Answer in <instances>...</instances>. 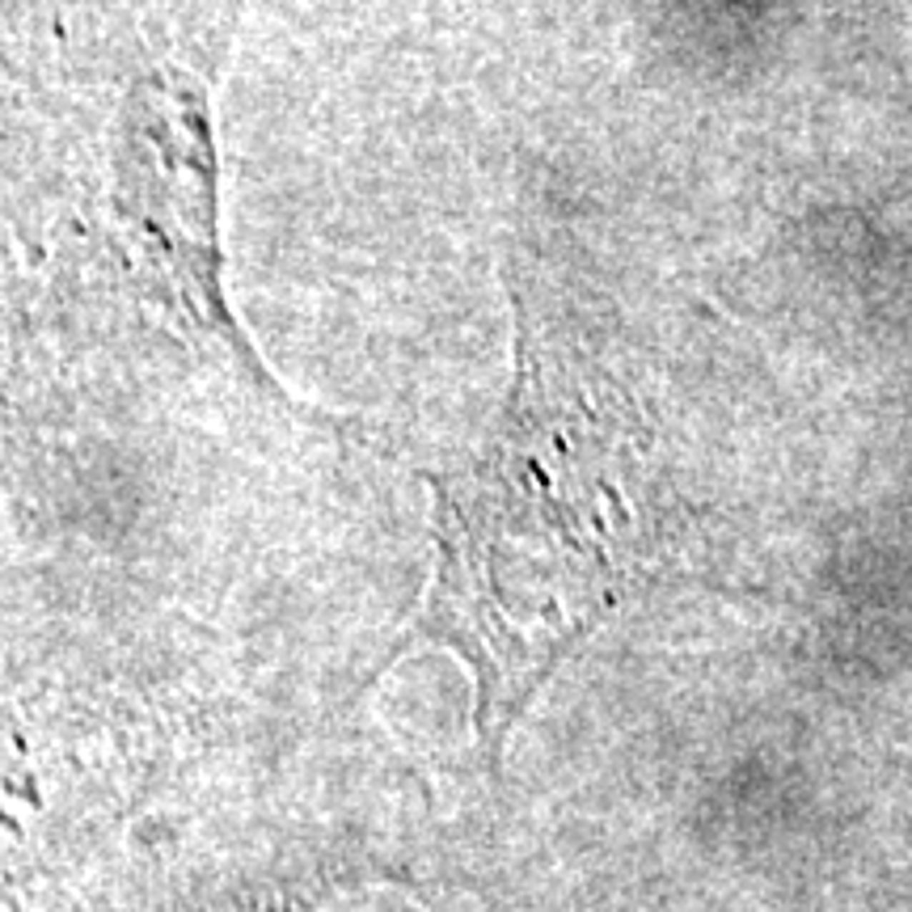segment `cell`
Masks as SVG:
<instances>
[{"mask_svg": "<svg viewBox=\"0 0 912 912\" xmlns=\"http://www.w3.org/2000/svg\"><path fill=\"white\" fill-rule=\"evenodd\" d=\"M613 393L528 334L499 427L435 477L440 562L410 642L473 672L486 756L650 566L642 452Z\"/></svg>", "mask_w": 912, "mask_h": 912, "instance_id": "1", "label": "cell"}, {"mask_svg": "<svg viewBox=\"0 0 912 912\" xmlns=\"http://www.w3.org/2000/svg\"><path fill=\"white\" fill-rule=\"evenodd\" d=\"M334 883H338V874L317 866L199 874L186 887L165 891L144 912H313L329 896Z\"/></svg>", "mask_w": 912, "mask_h": 912, "instance_id": "2", "label": "cell"}]
</instances>
